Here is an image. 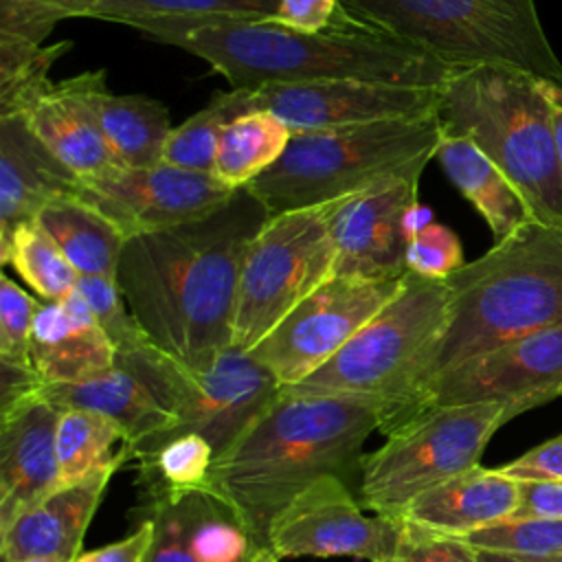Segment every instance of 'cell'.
Here are the masks:
<instances>
[{
  "label": "cell",
  "instance_id": "1",
  "mask_svg": "<svg viewBox=\"0 0 562 562\" xmlns=\"http://www.w3.org/2000/svg\"><path fill=\"white\" fill-rule=\"evenodd\" d=\"M268 217L244 187L209 215L125 241L116 285L160 351L204 371L231 349L241 263Z\"/></svg>",
  "mask_w": 562,
  "mask_h": 562
},
{
  "label": "cell",
  "instance_id": "2",
  "mask_svg": "<svg viewBox=\"0 0 562 562\" xmlns=\"http://www.w3.org/2000/svg\"><path fill=\"white\" fill-rule=\"evenodd\" d=\"M386 404L360 395H301L279 389L266 411L222 452L209 490L266 547L274 516L321 476L342 479L356 494L362 448L380 430Z\"/></svg>",
  "mask_w": 562,
  "mask_h": 562
},
{
  "label": "cell",
  "instance_id": "3",
  "mask_svg": "<svg viewBox=\"0 0 562 562\" xmlns=\"http://www.w3.org/2000/svg\"><path fill=\"white\" fill-rule=\"evenodd\" d=\"M178 48L204 59L233 88L360 79L443 88L457 68L375 31L347 11L325 31L301 33L277 22H231L184 35Z\"/></svg>",
  "mask_w": 562,
  "mask_h": 562
},
{
  "label": "cell",
  "instance_id": "4",
  "mask_svg": "<svg viewBox=\"0 0 562 562\" xmlns=\"http://www.w3.org/2000/svg\"><path fill=\"white\" fill-rule=\"evenodd\" d=\"M446 283L448 323L417 393L470 358L562 325V226L531 220Z\"/></svg>",
  "mask_w": 562,
  "mask_h": 562
},
{
  "label": "cell",
  "instance_id": "5",
  "mask_svg": "<svg viewBox=\"0 0 562 562\" xmlns=\"http://www.w3.org/2000/svg\"><path fill=\"white\" fill-rule=\"evenodd\" d=\"M441 130L468 136L525 195L538 222L562 226V165L544 79L509 66H474L441 88Z\"/></svg>",
  "mask_w": 562,
  "mask_h": 562
},
{
  "label": "cell",
  "instance_id": "6",
  "mask_svg": "<svg viewBox=\"0 0 562 562\" xmlns=\"http://www.w3.org/2000/svg\"><path fill=\"white\" fill-rule=\"evenodd\" d=\"M443 130L439 110L338 130L292 134L281 158L246 189L270 215L336 202L386 180L422 173Z\"/></svg>",
  "mask_w": 562,
  "mask_h": 562
},
{
  "label": "cell",
  "instance_id": "7",
  "mask_svg": "<svg viewBox=\"0 0 562 562\" xmlns=\"http://www.w3.org/2000/svg\"><path fill=\"white\" fill-rule=\"evenodd\" d=\"M353 20L448 66H509L562 86L533 0H340Z\"/></svg>",
  "mask_w": 562,
  "mask_h": 562
},
{
  "label": "cell",
  "instance_id": "8",
  "mask_svg": "<svg viewBox=\"0 0 562 562\" xmlns=\"http://www.w3.org/2000/svg\"><path fill=\"white\" fill-rule=\"evenodd\" d=\"M450 290L446 281L404 274L395 299L386 303L331 360L294 386L301 395H360L386 404L382 435L395 430L446 329Z\"/></svg>",
  "mask_w": 562,
  "mask_h": 562
},
{
  "label": "cell",
  "instance_id": "9",
  "mask_svg": "<svg viewBox=\"0 0 562 562\" xmlns=\"http://www.w3.org/2000/svg\"><path fill=\"white\" fill-rule=\"evenodd\" d=\"M496 402L432 406L384 435L362 457L358 498L373 514L402 520L408 503L441 481L472 470L492 435L507 424Z\"/></svg>",
  "mask_w": 562,
  "mask_h": 562
},
{
  "label": "cell",
  "instance_id": "10",
  "mask_svg": "<svg viewBox=\"0 0 562 562\" xmlns=\"http://www.w3.org/2000/svg\"><path fill=\"white\" fill-rule=\"evenodd\" d=\"M338 202L270 215L259 228L239 272L231 347L250 351L334 277L331 215Z\"/></svg>",
  "mask_w": 562,
  "mask_h": 562
},
{
  "label": "cell",
  "instance_id": "11",
  "mask_svg": "<svg viewBox=\"0 0 562 562\" xmlns=\"http://www.w3.org/2000/svg\"><path fill=\"white\" fill-rule=\"evenodd\" d=\"M116 360L130 367L176 417L167 432L138 448L162 437L198 432L213 446L217 459L266 411L281 389L279 380L263 364L235 347L220 353L204 371L184 367L154 342L116 356Z\"/></svg>",
  "mask_w": 562,
  "mask_h": 562
},
{
  "label": "cell",
  "instance_id": "12",
  "mask_svg": "<svg viewBox=\"0 0 562 562\" xmlns=\"http://www.w3.org/2000/svg\"><path fill=\"white\" fill-rule=\"evenodd\" d=\"M402 279H358L334 274L307 294L248 353L281 386H294L331 360L386 303Z\"/></svg>",
  "mask_w": 562,
  "mask_h": 562
},
{
  "label": "cell",
  "instance_id": "13",
  "mask_svg": "<svg viewBox=\"0 0 562 562\" xmlns=\"http://www.w3.org/2000/svg\"><path fill=\"white\" fill-rule=\"evenodd\" d=\"M560 395L562 325L496 347L432 378L415 395L402 424L432 406L472 402H496L514 419Z\"/></svg>",
  "mask_w": 562,
  "mask_h": 562
},
{
  "label": "cell",
  "instance_id": "14",
  "mask_svg": "<svg viewBox=\"0 0 562 562\" xmlns=\"http://www.w3.org/2000/svg\"><path fill=\"white\" fill-rule=\"evenodd\" d=\"M362 509L360 498L342 479L321 476L274 516L268 544L279 560L299 555L393 560L404 536V520Z\"/></svg>",
  "mask_w": 562,
  "mask_h": 562
},
{
  "label": "cell",
  "instance_id": "15",
  "mask_svg": "<svg viewBox=\"0 0 562 562\" xmlns=\"http://www.w3.org/2000/svg\"><path fill=\"white\" fill-rule=\"evenodd\" d=\"M233 193L235 189L209 171L160 162L156 167H114L79 178L75 198L99 211L130 239L209 215Z\"/></svg>",
  "mask_w": 562,
  "mask_h": 562
},
{
  "label": "cell",
  "instance_id": "16",
  "mask_svg": "<svg viewBox=\"0 0 562 562\" xmlns=\"http://www.w3.org/2000/svg\"><path fill=\"white\" fill-rule=\"evenodd\" d=\"M419 178V171L393 178L338 202L331 215L334 274L378 281L406 274L408 241L430 224L419 220L426 213L417 204Z\"/></svg>",
  "mask_w": 562,
  "mask_h": 562
},
{
  "label": "cell",
  "instance_id": "17",
  "mask_svg": "<svg viewBox=\"0 0 562 562\" xmlns=\"http://www.w3.org/2000/svg\"><path fill=\"white\" fill-rule=\"evenodd\" d=\"M252 99L255 110L272 112L296 134L430 114L439 110L441 88L327 79L261 86Z\"/></svg>",
  "mask_w": 562,
  "mask_h": 562
},
{
  "label": "cell",
  "instance_id": "18",
  "mask_svg": "<svg viewBox=\"0 0 562 562\" xmlns=\"http://www.w3.org/2000/svg\"><path fill=\"white\" fill-rule=\"evenodd\" d=\"M154 542L145 562H279L209 487L145 498Z\"/></svg>",
  "mask_w": 562,
  "mask_h": 562
},
{
  "label": "cell",
  "instance_id": "19",
  "mask_svg": "<svg viewBox=\"0 0 562 562\" xmlns=\"http://www.w3.org/2000/svg\"><path fill=\"white\" fill-rule=\"evenodd\" d=\"M59 417L40 389L0 406V529L61 487Z\"/></svg>",
  "mask_w": 562,
  "mask_h": 562
},
{
  "label": "cell",
  "instance_id": "20",
  "mask_svg": "<svg viewBox=\"0 0 562 562\" xmlns=\"http://www.w3.org/2000/svg\"><path fill=\"white\" fill-rule=\"evenodd\" d=\"M29 353L42 384L83 382L116 364V347L77 288L61 301L40 303Z\"/></svg>",
  "mask_w": 562,
  "mask_h": 562
},
{
  "label": "cell",
  "instance_id": "21",
  "mask_svg": "<svg viewBox=\"0 0 562 562\" xmlns=\"http://www.w3.org/2000/svg\"><path fill=\"white\" fill-rule=\"evenodd\" d=\"M99 70L48 83L20 114L40 143L77 178L110 171L116 165L92 105V83Z\"/></svg>",
  "mask_w": 562,
  "mask_h": 562
},
{
  "label": "cell",
  "instance_id": "22",
  "mask_svg": "<svg viewBox=\"0 0 562 562\" xmlns=\"http://www.w3.org/2000/svg\"><path fill=\"white\" fill-rule=\"evenodd\" d=\"M79 178L26 127L22 116L0 119V261L18 226L33 222L53 200L75 195Z\"/></svg>",
  "mask_w": 562,
  "mask_h": 562
},
{
  "label": "cell",
  "instance_id": "23",
  "mask_svg": "<svg viewBox=\"0 0 562 562\" xmlns=\"http://www.w3.org/2000/svg\"><path fill=\"white\" fill-rule=\"evenodd\" d=\"M116 470H103L81 483L64 485L15 516L0 529L2 562L44 558L75 562L81 553L86 529Z\"/></svg>",
  "mask_w": 562,
  "mask_h": 562
},
{
  "label": "cell",
  "instance_id": "24",
  "mask_svg": "<svg viewBox=\"0 0 562 562\" xmlns=\"http://www.w3.org/2000/svg\"><path fill=\"white\" fill-rule=\"evenodd\" d=\"M520 501V481L476 465L415 496L402 520L419 529L465 538L472 531L512 518Z\"/></svg>",
  "mask_w": 562,
  "mask_h": 562
},
{
  "label": "cell",
  "instance_id": "25",
  "mask_svg": "<svg viewBox=\"0 0 562 562\" xmlns=\"http://www.w3.org/2000/svg\"><path fill=\"white\" fill-rule=\"evenodd\" d=\"M40 393L61 411L83 408L112 417L125 428L134 450L167 432L176 422L154 391L119 360L97 378L72 384H42Z\"/></svg>",
  "mask_w": 562,
  "mask_h": 562
},
{
  "label": "cell",
  "instance_id": "26",
  "mask_svg": "<svg viewBox=\"0 0 562 562\" xmlns=\"http://www.w3.org/2000/svg\"><path fill=\"white\" fill-rule=\"evenodd\" d=\"M277 4L279 0H99L90 18L119 22L176 46L198 29L268 20Z\"/></svg>",
  "mask_w": 562,
  "mask_h": 562
},
{
  "label": "cell",
  "instance_id": "27",
  "mask_svg": "<svg viewBox=\"0 0 562 562\" xmlns=\"http://www.w3.org/2000/svg\"><path fill=\"white\" fill-rule=\"evenodd\" d=\"M435 158L448 180L485 220L494 235V244L536 220L516 184L468 136L443 132Z\"/></svg>",
  "mask_w": 562,
  "mask_h": 562
},
{
  "label": "cell",
  "instance_id": "28",
  "mask_svg": "<svg viewBox=\"0 0 562 562\" xmlns=\"http://www.w3.org/2000/svg\"><path fill=\"white\" fill-rule=\"evenodd\" d=\"M92 105L101 134L119 167H156L171 134L167 108L145 94H114L105 70L92 83Z\"/></svg>",
  "mask_w": 562,
  "mask_h": 562
},
{
  "label": "cell",
  "instance_id": "29",
  "mask_svg": "<svg viewBox=\"0 0 562 562\" xmlns=\"http://www.w3.org/2000/svg\"><path fill=\"white\" fill-rule=\"evenodd\" d=\"M35 222L59 246L79 277L116 281L119 257L127 239L99 211L75 195H66L48 202Z\"/></svg>",
  "mask_w": 562,
  "mask_h": 562
},
{
  "label": "cell",
  "instance_id": "30",
  "mask_svg": "<svg viewBox=\"0 0 562 562\" xmlns=\"http://www.w3.org/2000/svg\"><path fill=\"white\" fill-rule=\"evenodd\" d=\"M127 459H134V446L125 428L112 417L83 408L61 411L57 426L61 487L81 483L110 468L119 470Z\"/></svg>",
  "mask_w": 562,
  "mask_h": 562
},
{
  "label": "cell",
  "instance_id": "31",
  "mask_svg": "<svg viewBox=\"0 0 562 562\" xmlns=\"http://www.w3.org/2000/svg\"><path fill=\"white\" fill-rule=\"evenodd\" d=\"M290 138V127L268 110L239 114L222 130L211 173L235 191L244 189L281 158Z\"/></svg>",
  "mask_w": 562,
  "mask_h": 562
},
{
  "label": "cell",
  "instance_id": "32",
  "mask_svg": "<svg viewBox=\"0 0 562 562\" xmlns=\"http://www.w3.org/2000/svg\"><path fill=\"white\" fill-rule=\"evenodd\" d=\"M143 498L204 490L215 461L213 446L198 432L151 441L134 452Z\"/></svg>",
  "mask_w": 562,
  "mask_h": 562
},
{
  "label": "cell",
  "instance_id": "33",
  "mask_svg": "<svg viewBox=\"0 0 562 562\" xmlns=\"http://www.w3.org/2000/svg\"><path fill=\"white\" fill-rule=\"evenodd\" d=\"M252 110L255 99L250 88H231L228 92H217L202 110L171 130L162 151V162L211 173L222 130L239 114Z\"/></svg>",
  "mask_w": 562,
  "mask_h": 562
},
{
  "label": "cell",
  "instance_id": "34",
  "mask_svg": "<svg viewBox=\"0 0 562 562\" xmlns=\"http://www.w3.org/2000/svg\"><path fill=\"white\" fill-rule=\"evenodd\" d=\"M0 263H11L24 283L42 296V301L66 299L75 292L79 281V272L35 220L15 228L7 257Z\"/></svg>",
  "mask_w": 562,
  "mask_h": 562
},
{
  "label": "cell",
  "instance_id": "35",
  "mask_svg": "<svg viewBox=\"0 0 562 562\" xmlns=\"http://www.w3.org/2000/svg\"><path fill=\"white\" fill-rule=\"evenodd\" d=\"M70 48L68 40L50 46L0 40V119L20 116L50 83V66Z\"/></svg>",
  "mask_w": 562,
  "mask_h": 562
},
{
  "label": "cell",
  "instance_id": "36",
  "mask_svg": "<svg viewBox=\"0 0 562 562\" xmlns=\"http://www.w3.org/2000/svg\"><path fill=\"white\" fill-rule=\"evenodd\" d=\"M474 549L562 560V518H505L463 538Z\"/></svg>",
  "mask_w": 562,
  "mask_h": 562
},
{
  "label": "cell",
  "instance_id": "37",
  "mask_svg": "<svg viewBox=\"0 0 562 562\" xmlns=\"http://www.w3.org/2000/svg\"><path fill=\"white\" fill-rule=\"evenodd\" d=\"M79 294L90 305L94 318L99 321L105 336L116 347V356H125L147 347L151 340L143 331V327L132 316L119 285L114 279L105 277H79L77 281Z\"/></svg>",
  "mask_w": 562,
  "mask_h": 562
},
{
  "label": "cell",
  "instance_id": "38",
  "mask_svg": "<svg viewBox=\"0 0 562 562\" xmlns=\"http://www.w3.org/2000/svg\"><path fill=\"white\" fill-rule=\"evenodd\" d=\"M40 303L7 272L0 274V362L31 364V329Z\"/></svg>",
  "mask_w": 562,
  "mask_h": 562
},
{
  "label": "cell",
  "instance_id": "39",
  "mask_svg": "<svg viewBox=\"0 0 562 562\" xmlns=\"http://www.w3.org/2000/svg\"><path fill=\"white\" fill-rule=\"evenodd\" d=\"M463 263L465 261L461 241L457 233L443 224L430 222L419 228L408 241L406 272H415L435 281H446Z\"/></svg>",
  "mask_w": 562,
  "mask_h": 562
},
{
  "label": "cell",
  "instance_id": "40",
  "mask_svg": "<svg viewBox=\"0 0 562 562\" xmlns=\"http://www.w3.org/2000/svg\"><path fill=\"white\" fill-rule=\"evenodd\" d=\"M389 562H476V551L463 538L432 533L404 522L400 549Z\"/></svg>",
  "mask_w": 562,
  "mask_h": 562
},
{
  "label": "cell",
  "instance_id": "41",
  "mask_svg": "<svg viewBox=\"0 0 562 562\" xmlns=\"http://www.w3.org/2000/svg\"><path fill=\"white\" fill-rule=\"evenodd\" d=\"M342 13L340 0H279L270 22L301 33H318L329 29Z\"/></svg>",
  "mask_w": 562,
  "mask_h": 562
},
{
  "label": "cell",
  "instance_id": "42",
  "mask_svg": "<svg viewBox=\"0 0 562 562\" xmlns=\"http://www.w3.org/2000/svg\"><path fill=\"white\" fill-rule=\"evenodd\" d=\"M498 470L516 481H562V432Z\"/></svg>",
  "mask_w": 562,
  "mask_h": 562
},
{
  "label": "cell",
  "instance_id": "43",
  "mask_svg": "<svg viewBox=\"0 0 562 562\" xmlns=\"http://www.w3.org/2000/svg\"><path fill=\"white\" fill-rule=\"evenodd\" d=\"M154 542V522L143 518L125 538L92 551H81L75 562H145Z\"/></svg>",
  "mask_w": 562,
  "mask_h": 562
},
{
  "label": "cell",
  "instance_id": "44",
  "mask_svg": "<svg viewBox=\"0 0 562 562\" xmlns=\"http://www.w3.org/2000/svg\"><path fill=\"white\" fill-rule=\"evenodd\" d=\"M512 518H562V481H520Z\"/></svg>",
  "mask_w": 562,
  "mask_h": 562
},
{
  "label": "cell",
  "instance_id": "45",
  "mask_svg": "<svg viewBox=\"0 0 562 562\" xmlns=\"http://www.w3.org/2000/svg\"><path fill=\"white\" fill-rule=\"evenodd\" d=\"M18 2L40 4L44 9L59 13L64 20L66 18H90L99 4V0H18Z\"/></svg>",
  "mask_w": 562,
  "mask_h": 562
},
{
  "label": "cell",
  "instance_id": "46",
  "mask_svg": "<svg viewBox=\"0 0 562 562\" xmlns=\"http://www.w3.org/2000/svg\"><path fill=\"white\" fill-rule=\"evenodd\" d=\"M474 551H476V562H562V560L522 558V555H512V553H501V551H487V549H474Z\"/></svg>",
  "mask_w": 562,
  "mask_h": 562
},
{
  "label": "cell",
  "instance_id": "47",
  "mask_svg": "<svg viewBox=\"0 0 562 562\" xmlns=\"http://www.w3.org/2000/svg\"><path fill=\"white\" fill-rule=\"evenodd\" d=\"M553 138H555V149H558V160L562 165V110L553 105Z\"/></svg>",
  "mask_w": 562,
  "mask_h": 562
},
{
  "label": "cell",
  "instance_id": "48",
  "mask_svg": "<svg viewBox=\"0 0 562 562\" xmlns=\"http://www.w3.org/2000/svg\"><path fill=\"white\" fill-rule=\"evenodd\" d=\"M544 90H547V97L551 99V103L562 110V86H555V83H551V81H544Z\"/></svg>",
  "mask_w": 562,
  "mask_h": 562
},
{
  "label": "cell",
  "instance_id": "49",
  "mask_svg": "<svg viewBox=\"0 0 562 562\" xmlns=\"http://www.w3.org/2000/svg\"><path fill=\"white\" fill-rule=\"evenodd\" d=\"M22 562H53V560H44V558H31V560H22Z\"/></svg>",
  "mask_w": 562,
  "mask_h": 562
}]
</instances>
